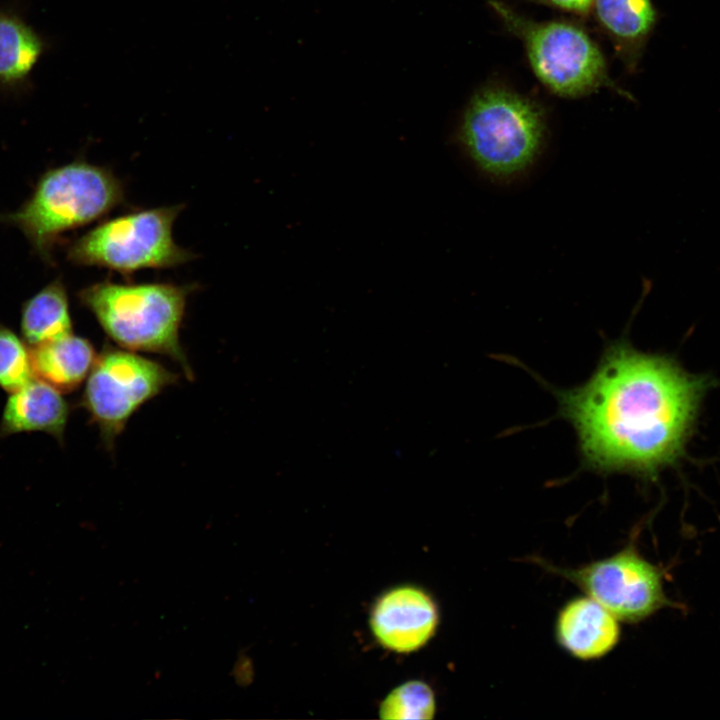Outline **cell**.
Returning <instances> with one entry per match:
<instances>
[{"instance_id":"cell-7","label":"cell","mask_w":720,"mask_h":720,"mask_svg":"<svg viewBox=\"0 0 720 720\" xmlns=\"http://www.w3.org/2000/svg\"><path fill=\"white\" fill-rule=\"evenodd\" d=\"M529 561L571 582L621 622L637 623L673 605L664 591L663 572L638 552L633 541L611 556L578 567L557 566L537 556Z\"/></svg>"},{"instance_id":"cell-6","label":"cell","mask_w":720,"mask_h":720,"mask_svg":"<svg viewBox=\"0 0 720 720\" xmlns=\"http://www.w3.org/2000/svg\"><path fill=\"white\" fill-rule=\"evenodd\" d=\"M181 209L176 205L157 207L104 221L73 241L67 257L77 265L98 266L122 274L186 263L193 254L177 245L172 236Z\"/></svg>"},{"instance_id":"cell-13","label":"cell","mask_w":720,"mask_h":720,"mask_svg":"<svg viewBox=\"0 0 720 720\" xmlns=\"http://www.w3.org/2000/svg\"><path fill=\"white\" fill-rule=\"evenodd\" d=\"M593 10L629 65H636L658 19L652 0H595Z\"/></svg>"},{"instance_id":"cell-17","label":"cell","mask_w":720,"mask_h":720,"mask_svg":"<svg viewBox=\"0 0 720 720\" xmlns=\"http://www.w3.org/2000/svg\"><path fill=\"white\" fill-rule=\"evenodd\" d=\"M435 712L431 688L421 681H410L395 688L382 702L381 718L430 719Z\"/></svg>"},{"instance_id":"cell-8","label":"cell","mask_w":720,"mask_h":720,"mask_svg":"<svg viewBox=\"0 0 720 720\" xmlns=\"http://www.w3.org/2000/svg\"><path fill=\"white\" fill-rule=\"evenodd\" d=\"M177 380V374L158 362L105 345L87 377L80 405L111 450L130 417Z\"/></svg>"},{"instance_id":"cell-4","label":"cell","mask_w":720,"mask_h":720,"mask_svg":"<svg viewBox=\"0 0 720 720\" xmlns=\"http://www.w3.org/2000/svg\"><path fill=\"white\" fill-rule=\"evenodd\" d=\"M546 137L543 109L510 89L490 86L468 104L458 133L475 166L489 178L510 181L537 159Z\"/></svg>"},{"instance_id":"cell-1","label":"cell","mask_w":720,"mask_h":720,"mask_svg":"<svg viewBox=\"0 0 720 720\" xmlns=\"http://www.w3.org/2000/svg\"><path fill=\"white\" fill-rule=\"evenodd\" d=\"M700 390L670 360L620 343L584 385L562 395L561 407L590 465L651 474L679 454Z\"/></svg>"},{"instance_id":"cell-12","label":"cell","mask_w":720,"mask_h":720,"mask_svg":"<svg viewBox=\"0 0 720 720\" xmlns=\"http://www.w3.org/2000/svg\"><path fill=\"white\" fill-rule=\"evenodd\" d=\"M97 354L89 340L73 333L30 348L35 378L71 392L88 377Z\"/></svg>"},{"instance_id":"cell-9","label":"cell","mask_w":720,"mask_h":720,"mask_svg":"<svg viewBox=\"0 0 720 720\" xmlns=\"http://www.w3.org/2000/svg\"><path fill=\"white\" fill-rule=\"evenodd\" d=\"M438 621L433 599L413 586L397 587L383 594L370 615V626L377 641L400 653L425 645L436 631Z\"/></svg>"},{"instance_id":"cell-16","label":"cell","mask_w":720,"mask_h":720,"mask_svg":"<svg viewBox=\"0 0 720 720\" xmlns=\"http://www.w3.org/2000/svg\"><path fill=\"white\" fill-rule=\"evenodd\" d=\"M34 378L30 349L24 339L0 324V387L13 393Z\"/></svg>"},{"instance_id":"cell-11","label":"cell","mask_w":720,"mask_h":720,"mask_svg":"<svg viewBox=\"0 0 720 720\" xmlns=\"http://www.w3.org/2000/svg\"><path fill=\"white\" fill-rule=\"evenodd\" d=\"M62 392L34 378L9 396L0 421V436L44 432L62 443L70 408Z\"/></svg>"},{"instance_id":"cell-5","label":"cell","mask_w":720,"mask_h":720,"mask_svg":"<svg viewBox=\"0 0 720 720\" xmlns=\"http://www.w3.org/2000/svg\"><path fill=\"white\" fill-rule=\"evenodd\" d=\"M489 4L508 31L522 41L533 72L552 93L578 98L605 86L626 95L610 79L597 44L578 26L562 21L535 22L503 2L493 0Z\"/></svg>"},{"instance_id":"cell-3","label":"cell","mask_w":720,"mask_h":720,"mask_svg":"<svg viewBox=\"0 0 720 720\" xmlns=\"http://www.w3.org/2000/svg\"><path fill=\"white\" fill-rule=\"evenodd\" d=\"M123 200V186L109 169L77 160L46 171L23 205L1 214L0 221L18 228L50 264L61 234L101 218Z\"/></svg>"},{"instance_id":"cell-18","label":"cell","mask_w":720,"mask_h":720,"mask_svg":"<svg viewBox=\"0 0 720 720\" xmlns=\"http://www.w3.org/2000/svg\"><path fill=\"white\" fill-rule=\"evenodd\" d=\"M534 3H539L547 6H551L566 12L587 15L591 9L595 0H526Z\"/></svg>"},{"instance_id":"cell-14","label":"cell","mask_w":720,"mask_h":720,"mask_svg":"<svg viewBox=\"0 0 720 720\" xmlns=\"http://www.w3.org/2000/svg\"><path fill=\"white\" fill-rule=\"evenodd\" d=\"M20 328L30 346L73 333L69 300L65 285L56 279L24 302Z\"/></svg>"},{"instance_id":"cell-10","label":"cell","mask_w":720,"mask_h":720,"mask_svg":"<svg viewBox=\"0 0 720 720\" xmlns=\"http://www.w3.org/2000/svg\"><path fill=\"white\" fill-rule=\"evenodd\" d=\"M554 632L558 645L582 661L606 656L621 636L619 620L587 595L574 597L560 608Z\"/></svg>"},{"instance_id":"cell-2","label":"cell","mask_w":720,"mask_h":720,"mask_svg":"<svg viewBox=\"0 0 720 720\" xmlns=\"http://www.w3.org/2000/svg\"><path fill=\"white\" fill-rule=\"evenodd\" d=\"M192 285L120 284L101 281L77 294L106 335L132 351L166 355L190 380L193 371L180 344L179 330Z\"/></svg>"},{"instance_id":"cell-15","label":"cell","mask_w":720,"mask_h":720,"mask_svg":"<svg viewBox=\"0 0 720 720\" xmlns=\"http://www.w3.org/2000/svg\"><path fill=\"white\" fill-rule=\"evenodd\" d=\"M41 51L42 43L30 27L16 17L0 14V80L26 76Z\"/></svg>"}]
</instances>
